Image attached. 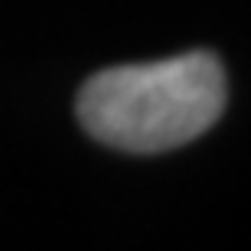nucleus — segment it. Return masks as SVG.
I'll return each mask as SVG.
<instances>
[{
  "mask_svg": "<svg viewBox=\"0 0 251 251\" xmlns=\"http://www.w3.org/2000/svg\"><path fill=\"white\" fill-rule=\"evenodd\" d=\"M228 82L212 52L160 62L111 65L78 88L75 114L98 144L124 153L176 150L212 127L225 111Z\"/></svg>",
  "mask_w": 251,
  "mask_h": 251,
  "instance_id": "1",
  "label": "nucleus"
}]
</instances>
